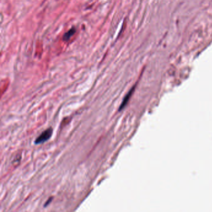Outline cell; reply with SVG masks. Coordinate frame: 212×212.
Listing matches in <instances>:
<instances>
[{
    "instance_id": "cell-1",
    "label": "cell",
    "mask_w": 212,
    "mask_h": 212,
    "mask_svg": "<svg viewBox=\"0 0 212 212\" xmlns=\"http://www.w3.org/2000/svg\"><path fill=\"white\" fill-rule=\"evenodd\" d=\"M52 133H53V130L52 128H49L47 129L44 131H43V132L41 133V134L36 138V140L34 141V143L35 144H40L47 141L51 137V136H52Z\"/></svg>"
},
{
    "instance_id": "cell-2",
    "label": "cell",
    "mask_w": 212,
    "mask_h": 212,
    "mask_svg": "<svg viewBox=\"0 0 212 212\" xmlns=\"http://www.w3.org/2000/svg\"><path fill=\"white\" fill-rule=\"evenodd\" d=\"M135 89V86H133L132 89H131L129 92L126 94V95L124 97L122 102H121V103L119 107V109H118V111L119 112H121V110H123V109L125 108V106H126V105L128 104V101L130 99V98L131 97V96H132V95L134 92V90Z\"/></svg>"
},
{
    "instance_id": "cell-3",
    "label": "cell",
    "mask_w": 212,
    "mask_h": 212,
    "mask_svg": "<svg viewBox=\"0 0 212 212\" xmlns=\"http://www.w3.org/2000/svg\"><path fill=\"white\" fill-rule=\"evenodd\" d=\"M75 32H76L75 28H74V27L71 28L68 32L64 34V35L63 36V40L64 41H68L71 38L72 36L75 33Z\"/></svg>"
},
{
    "instance_id": "cell-4",
    "label": "cell",
    "mask_w": 212,
    "mask_h": 212,
    "mask_svg": "<svg viewBox=\"0 0 212 212\" xmlns=\"http://www.w3.org/2000/svg\"><path fill=\"white\" fill-rule=\"evenodd\" d=\"M52 200H53V197H52V196L50 197V198H49V199L46 201V202L45 203V204H44V207H46L48 206L49 205V203H50V202H52Z\"/></svg>"
}]
</instances>
